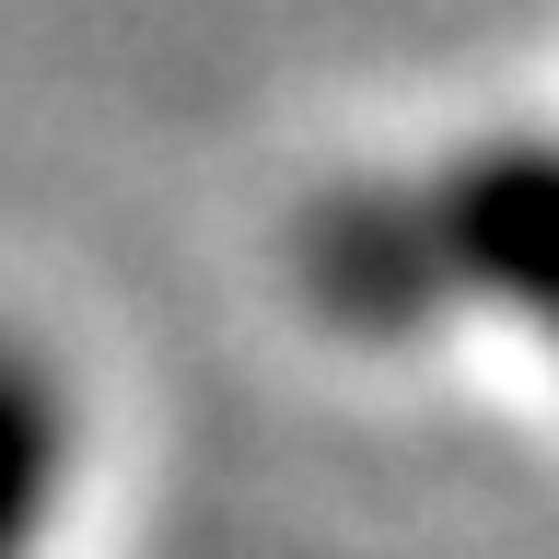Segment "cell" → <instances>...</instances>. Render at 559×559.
<instances>
[{"label": "cell", "mask_w": 559, "mask_h": 559, "mask_svg": "<svg viewBox=\"0 0 559 559\" xmlns=\"http://www.w3.org/2000/svg\"><path fill=\"white\" fill-rule=\"evenodd\" d=\"M443 234H454V269H478V292L524 304L559 338V164H536V152L478 164L466 187H454Z\"/></svg>", "instance_id": "1"}, {"label": "cell", "mask_w": 559, "mask_h": 559, "mask_svg": "<svg viewBox=\"0 0 559 559\" xmlns=\"http://www.w3.org/2000/svg\"><path fill=\"white\" fill-rule=\"evenodd\" d=\"M47 454H59V431H47V396H35L24 361H0V559L24 548L35 501H47Z\"/></svg>", "instance_id": "2"}]
</instances>
